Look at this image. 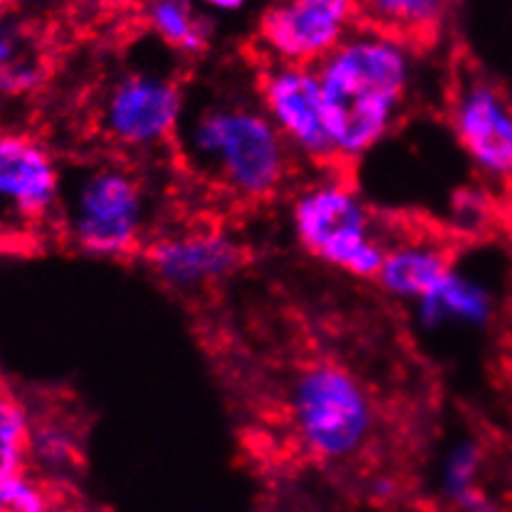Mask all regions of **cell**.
<instances>
[{
  "mask_svg": "<svg viewBox=\"0 0 512 512\" xmlns=\"http://www.w3.org/2000/svg\"><path fill=\"white\" fill-rule=\"evenodd\" d=\"M176 154L208 186L240 203H265L292 176V146L258 94H188L176 132Z\"/></svg>",
  "mask_w": 512,
  "mask_h": 512,
  "instance_id": "6da1fadb",
  "label": "cell"
},
{
  "mask_svg": "<svg viewBox=\"0 0 512 512\" xmlns=\"http://www.w3.org/2000/svg\"><path fill=\"white\" fill-rule=\"evenodd\" d=\"M337 166L367 156L399 124L409 99L411 47L357 28L315 65Z\"/></svg>",
  "mask_w": 512,
  "mask_h": 512,
  "instance_id": "7a4b0ae2",
  "label": "cell"
},
{
  "mask_svg": "<svg viewBox=\"0 0 512 512\" xmlns=\"http://www.w3.org/2000/svg\"><path fill=\"white\" fill-rule=\"evenodd\" d=\"M57 221L67 243L92 258H129L146 248L149 191L122 161H97L62 171Z\"/></svg>",
  "mask_w": 512,
  "mask_h": 512,
  "instance_id": "3957f363",
  "label": "cell"
},
{
  "mask_svg": "<svg viewBox=\"0 0 512 512\" xmlns=\"http://www.w3.org/2000/svg\"><path fill=\"white\" fill-rule=\"evenodd\" d=\"M290 423L297 443L322 463H347L374 441L376 404L352 369L329 357L310 359L290 384Z\"/></svg>",
  "mask_w": 512,
  "mask_h": 512,
  "instance_id": "277c9868",
  "label": "cell"
},
{
  "mask_svg": "<svg viewBox=\"0 0 512 512\" xmlns=\"http://www.w3.org/2000/svg\"><path fill=\"white\" fill-rule=\"evenodd\" d=\"M292 231L312 258L359 280H376L391 238L376 228L374 213L339 176L307 186L292 201Z\"/></svg>",
  "mask_w": 512,
  "mask_h": 512,
  "instance_id": "5b68a950",
  "label": "cell"
},
{
  "mask_svg": "<svg viewBox=\"0 0 512 512\" xmlns=\"http://www.w3.org/2000/svg\"><path fill=\"white\" fill-rule=\"evenodd\" d=\"M186 92L174 72H119L97 97V132L114 149L134 154L174 146Z\"/></svg>",
  "mask_w": 512,
  "mask_h": 512,
  "instance_id": "8992f818",
  "label": "cell"
},
{
  "mask_svg": "<svg viewBox=\"0 0 512 512\" xmlns=\"http://www.w3.org/2000/svg\"><path fill=\"white\" fill-rule=\"evenodd\" d=\"M448 124L485 184L512 186V99L483 72L466 70L448 94Z\"/></svg>",
  "mask_w": 512,
  "mask_h": 512,
  "instance_id": "52a82bcc",
  "label": "cell"
},
{
  "mask_svg": "<svg viewBox=\"0 0 512 512\" xmlns=\"http://www.w3.org/2000/svg\"><path fill=\"white\" fill-rule=\"evenodd\" d=\"M255 94L292 151L327 169L337 166L315 67L268 60L255 77Z\"/></svg>",
  "mask_w": 512,
  "mask_h": 512,
  "instance_id": "ba28073f",
  "label": "cell"
},
{
  "mask_svg": "<svg viewBox=\"0 0 512 512\" xmlns=\"http://www.w3.org/2000/svg\"><path fill=\"white\" fill-rule=\"evenodd\" d=\"M354 0H275L258 23L268 60L315 67L357 28Z\"/></svg>",
  "mask_w": 512,
  "mask_h": 512,
  "instance_id": "9c48e42d",
  "label": "cell"
},
{
  "mask_svg": "<svg viewBox=\"0 0 512 512\" xmlns=\"http://www.w3.org/2000/svg\"><path fill=\"white\" fill-rule=\"evenodd\" d=\"M62 169L38 139L0 132V218L40 226L57 218Z\"/></svg>",
  "mask_w": 512,
  "mask_h": 512,
  "instance_id": "30bf717a",
  "label": "cell"
},
{
  "mask_svg": "<svg viewBox=\"0 0 512 512\" xmlns=\"http://www.w3.org/2000/svg\"><path fill=\"white\" fill-rule=\"evenodd\" d=\"M146 265L174 290H201L218 285L245 265V245L216 228L159 235L144 248Z\"/></svg>",
  "mask_w": 512,
  "mask_h": 512,
  "instance_id": "8fae6325",
  "label": "cell"
},
{
  "mask_svg": "<svg viewBox=\"0 0 512 512\" xmlns=\"http://www.w3.org/2000/svg\"><path fill=\"white\" fill-rule=\"evenodd\" d=\"M453 265H456V258H453L451 248H446L438 240H391V248L386 253L376 282L381 285V290L389 292L396 300H406L416 305L446 280Z\"/></svg>",
  "mask_w": 512,
  "mask_h": 512,
  "instance_id": "7c38bea8",
  "label": "cell"
},
{
  "mask_svg": "<svg viewBox=\"0 0 512 512\" xmlns=\"http://www.w3.org/2000/svg\"><path fill=\"white\" fill-rule=\"evenodd\" d=\"M414 307L421 327L426 329H438L443 325L483 329L498 315V297L488 282L463 273L458 265H453L446 280Z\"/></svg>",
  "mask_w": 512,
  "mask_h": 512,
  "instance_id": "4fadbf2b",
  "label": "cell"
},
{
  "mask_svg": "<svg viewBox=\"0 0 512 512\" xmlns=\"http://www.w3.org/2000/svg\"><path fill=\"white\" fill-rule=\"evenodd\" d=\"M357 23L406 47H426L441 35L451 0H354Z\"/></svg>",
  "mask_w": 512,
  "mask_h": 512,
  "instance_id": "5bb4252c",
  "label": "cell"
},
{
  "mask_svg": "<svg viewBox=\"0 0 512 512\" xmlns=\"http://www.w3.org/2000/svg\"><path fill=\"white\" fill-rule=\"evenodd\" d=\"M43 52L28 30L10 18H0V97H23L45 82Z\"/></svg>",
  "mask_w": 512,
  "mask_h": 512,
  "instance_id": "9a60e30c",
  "label": "cell"
},
{
  "mask_svg": "<svg viewBox=\"0 0 512 512\" xmlns=\"http://www.w3.org/2000/svg\"><path fill=\"white\" fill-rule=\"evenodd\" d=\"M146 20L156 38L186 57H198L211 47V25L193 0H151Z\"/></svg>",
  "mask_w": 512,
  "mask_h": 512,
  "instance_id": "2e32d148",
  "label": "cell"
},
{
  "mask_svg": "<svg viewBox=\"0 0 512 512\" xmlns=\"http://www.w3.org/2000/svg\"><path fill=\"white\" fill-rule=\"evenodd\" d=\"M80 433L75 423L60 414L33 416L30 431V466L45 478H62L80 463Z\"/></svg>",
  "mask_w": 512,
  "mask_h": 512,
  "instance_id": "e0dca14e",
  "label": "cell"
},
{
  "mask_svg": "<svg viewBox=\"0 0 512 512\" xmlns=\"http://www.w3.org/2000/svg\"><path fill=\"white\" fill-rule=\"evenodd\" d=\"M30 431L33 411L8 384L0 381V483L28 473Z\"/></svg>",
  "mask_w": 512,
  "mask_h": 512,
  "instance_id": "ac0fdd59",
  "label": "cell"
},
{
  "mask_svg": "<svg viewBox=\"0 0 512 512\" xmlns=\"http://www.w3.org/2000/svg\"><path fill=\"white\" fill-rule=\"evenodd\" d=\"M485 466V448L475 438L453 443L438 468V493L451 508H458L468 495L480 490V473Z\"/></svg>",
  "mask_w": 512,
  "mask_h": 512,
  "instance_id": "d6986e66",
  "label": "cell"
},
{
  "mask_svg": "<svg viewBox=\"0 0 512 512\" xmlns=\"http://www.w3.org/2000/svg\"><path fill=\"white\" fill-rule=\"evenodd\" d=\"M55 500L43 480L20 473L0 483V512H47Z\"/></svg>",
  "mask_w": 512,
  "mask_h": 512,
  "instance_id": "ffe728a7",
  "label": "cell"
},
{
  "mask_svg": "<svg viewBox=\"0 0 512 512\" xmlns=\"http://www.w3.org/2000/svg\"><path fill=\"white\" fill-rule=\"evenodd\" d=\"M458 512H503L500 510V505L495 503L493 498H490L488 493H485L483 488L475 490L473 495H468L466 500H463L461 505L456 508Z\"/></svg>",
  "mask_w": 512,
  "mask_h": 512,
  "instance_id": "44dd1931",
  "label": "cell"
},
{
  "mask_svg": "<svg viewBox=\"0 0 512 512\" xmlns=\"http://www.w3.org/2000/svg\"><path fill=\"white\" fill-rule=\"evenodd\" d=\"M500 218H503L505 228L512 233V186L503 191V201H500Z\"/></svg>",
  "mask_w": 512,
  "mask_h": 512,
  "instance_id": "7402d4cb",
  "label": "cell"
},
{
  "mask_svg": "<svg viewBox=\"0 0 512 512\" xmlns=\"http://www.w3.org/2000/svg\"><path fill=\"white\" fill-rule=\"evenodd\" d=\"M208 8L213 10H223V13H231V10H240L248 0H203Z\"/></svg>",
  "mask_w": 512,
  "mask_h": 512,
  "instance_id": "603a6c76",
  "label": "cell"
},
{
  "mask_svg": "<svg viewBox=\"0 0 512 512\" xmlns=\"http://www.w3.org/2000/svg\"><path fill=\"white\" fill-rule=\"evenodd\" d=\"M372 495L376 500H389L391 495H394V483H391V480H386V478L376 480V483L372 485Z\"/></svg>",
  "mask_w": 512,
  "mask_h": 512,
  "instance_id": "cb8c5ba5",
  "label": "cell"
},
{
  "mask_svg": "<svg viewBox=\"0 0 512 512\" xmlns=\"http://www.w3.org/2000/svg\"><path fill=\"white\" fill-rule=\"evenodd\" d=\"M47 512H80V510L70 508V505H65V503H52L50 510H47Z\"/></svg>",
  "mask_w": 512,
  "mask_h": 512,
  "instance_id": "d4e9b609",
  "label": "cell"
}]
</instances>
